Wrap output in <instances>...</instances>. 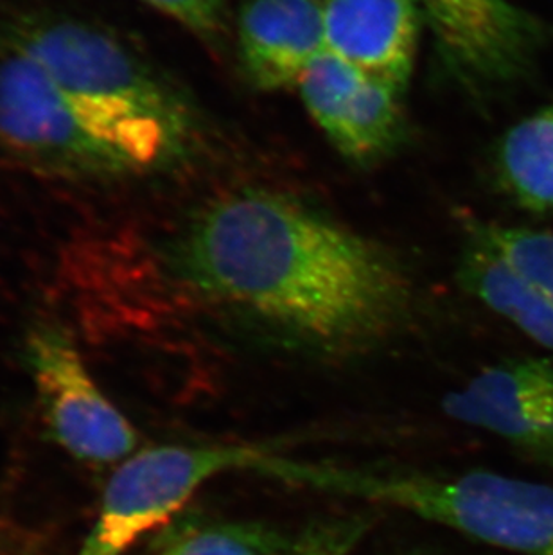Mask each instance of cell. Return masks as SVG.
I'll return each instance as SVG.
<instances>
[{
    "label": "cell",
    "instance_id": "ba28073f",
    "mask_svg": "<svg viewBox=\"0 0 553 555\" xmlns=\"http://www.w3.org/2000/svg\"><path fill=\"white\" fill-rule=\"evenodd\" d=\"M325 51L404 94L417 54V0H322Z\"/></svg>",
    "mask_w": 553,
    "mask_h": 555
},
{
    "label": "cell",
    "instance_id": "2e32d148",
    "mask_svg": "<svg viewBox=\"0 0 553 555\" xmlns=\"http://www.w3.org/2000/svg\"><path fill=\"white\" fill-rule=\"evenodd\" d=\"M198 37L216 40L227 27V0H144Z\"/></svg>",
    "mask_w": 553,
    "mask_h": 555
},
{
    "label": "cell",
    "instance_id": "5bb4252c",
    "mask_svg": "<svg viewBox=\"0 0 553 555\" xmlns=\"http://www.w3.org/2000/svg\"><path fill=\"white\" fill-rule=\"evenodd\" d=\"M471 240L500 257L512 272L553 302V232L478 223L471 231Z\"/></svg>",
    "mask_w": 553,
    "mask_h": 555
},
{
    "label": "cell",
    "instance_id": "8fae6325",
    "mask_svg": "<svg viewBox=\"0 0 553 555\" xmlns=\"http://www.w3.org/2000/svg\"><path fill=\"white\" fill-rule=\"evenodd\" d=\"M460 284L553 354V302L480 243L470 240L459 264Z\"/></svg>",
    "mask_w": 553,
    "mask_h": 555
},
{
    "label": "cell",
    "instance_id": "ac0fdd59",
    "mask_svg": "<svg viewBox=\"0 0 553 555\" xmlns=\"http://www.w3.org/2000/svg\"><path fill=\"white\" fill-rule=\"evenodd\" d=\"M0 555H38L33 551H22V548H11V546H4L0 548Z\"/></svg>",
    "mask_w": 553,
    "mask_h": 555
},
{
    "label": "cell",
    "instance_id": "9c48e42d",
    "mask_svg": "<svg viewBox=\"0 0 553 555\" xmlns=\"http://www.w3.org/2000/svg\"><path fill=\"white\" fill-rule=\"evenodd\" d=\"M443 410L451 420L491 431L530 450L553 425V357L509 360L449 393Z\"/></svg>",
    "mask_w": 553,
    "mask_h": 555
},
{
    "label": "cell",
    "instance_id": "8992f818",
    "mask_svg": "<svg viewBox=\"0 0 553 555\" xmlns=\"http://www.w3.org/2000/svg\"><path fill=\"white\" fill-rule=\"evenodd\" d=\"M442 59L476 89L514 83L532 68L552 29L511 0H417Z\"/></svg>",
    "mask_w": 553,
    "mask_h": 555
},
{
    "label": "cell",
    "instance_id": "52a82bcc",
    "mask_svg": "<svg viewBox=\"0 0 553 555\" xmlns=\"http://www.w3.org/2000/svg\"><path fill=\"white\" fill-rule=\"evenodd\" d=\"M297 87L309 116L352 163H376L401 142L402 92L338 56L324 51Z\"/></svg>",
    "mask_w": 553,
    "mask_h": 555
},
{
    "label": "cell",
    "instance_id": "3957f363",
    "mask_svg": "<svg viewBox=\"0 0 553 555\" xmlns=\"http://www.w3.org/2000/svg\"><path fill=\"white\" fill-rule=\"evenodd\" d=\"M0 147L35 171L60 179L119 180L150 173L123 137L5 42L0 51Z\"/></svg>",
    "mask_w": 553,
    "mask_h": 555
},
{
    "label": "cell",
    "instance_id": "9a60e30c",
    "mask_svg": "<svg viewBox=\"0 0 553 555\" xmlns=\"http://www.w3.org/2000/svg\"><path fill=\"white\" fill-rule=\"evenodd\" d=\"M366 530L363 516L319 519L295 534L286 555H352Z\"/></svg>",
    "mask_w": 553,
    "mask_h": 555
},
{
    "label": "cell",
    "instance_id": "30bf717a",
    "mask_svg": "<svg viewBox=\"0 0 553 555\" xmlns=\"http://www.w3.org/2000/svg\"><path fill=\"white\" fill-rule=\"evenodd\" d=\"M241 63L265 92L298 85L325 51L320 0H246L240 13Z\"/></svg>",
    "mask_w": 553,
    "mask_h": 555
},
{
    "label": "cell",
    "instance_id": "6da1fadb",
    "mask_svg": "<svg viewBox=\"0 0 553 555\" xmlns=\"http://www.w3.org/2000/svg\"><path fill=\"white\" fill-rule=\"evenodd\" d=\"M167 264L205 300L336 354L387 340L412 308L408 275L387 248L262 189L205 205L169 245Z\"/></svg>",
    "mask_w": 553,
    "mask_h": 555
},
{
    "label": "cell",
    "instance_id": "e0dca14e",
    "mask_svg": "<svg viewBox=\"0 0 553 555\" xmlns=\"http://www.w3.org/2000/svg\"><path fill=\"white\" fill-rule=\"evenodd\" d=\"M528 453H532V455L538 456L541 461L553 464V425L549 426L543 434L539 435L536 442L530 446Z\"/></svg>",
    "mask_w": 553,
    "mask_h": 555
},
{
    "label": "cell",
    "instance_id": "7c38bea8",
    "mask_svg": "<svg viewBox=\"0 0 553 555\" xmlns=\"http://www.w3.org/2000/svg\"><path fill=\"white\" fill-rule=\"evenodd\" d=\"M497 171L501 188L522 209L553 210V103L506 131Z\"/></svg>",
    "mask_w": 553,
    "mask_h": 555
},
{
    "label": "cell",
    "instance_id": "277c9868",
    "mask_svg": "<svg viewBox=\"0 0 553 555\" xmlns=\"http://www.w3.org/2000/svg\"><path fill=\"white\" fill-rule=\"evenodd\" d=\"M256 446H158L128 456L101 500L94 527L76 555H123L172 516L207 480L245 472Z\"/></svg>",
    "mask_w": 553,
    "mask_h": 555
},
{
    "label": "cell",
    "instance_id": "7a4b0ae2",
    "mask_svg": "<svg viewBox=\"0 0 553 555\" xmlns=\"http://www.w3.org/2000/svg\"><path fill=\"white\" fill-rule=\"evenodd\" d=\"M85 111L123 137L160 171L180 163L196 139L193 106L136 49L105 27L73 18H29L5 33Z\"/></svg>",
    "mask_w": 553,
    "mask_h": 555
},
{
    "label": "cell",
    "instance_id": "4fadbf2b",
    "mask_svg": "<svg viewBox=\"0 0 553 555\" xmlns=\"http://www.w3.org/2000/svg\"><path fill=\"white\" fill-rule=\"evenodd\" d=\"M293 538L267 521L188 518L166 525L146 555H286Z\"/></svg>",
    "mask_w": 553,
    "mask_h": 555
},
{
    "label": "cell",
    "instance_id": "5b68a950",
    "mask_svg": "<svg viewBox=\"0 0 553 555\" xmlns=\"http://www.w3.org/2000/svg\"><path fill=\"white\" fill-rule=\"evenodd\" d=\"M26 360L49 434L68 455L90 464L131 455L137 431L101 392L78 347L62 330L40 325L31 331Z\"/></svg>",
    "mask_w": 553,
    "mask_h": 555
}]
</instances>
